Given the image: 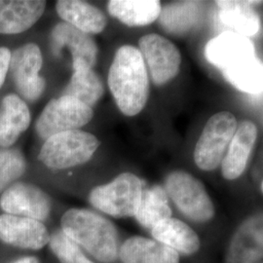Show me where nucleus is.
<instances>
[{
  "mask_svg": "<svg viewBox=\"0 0 263 263\" xmlns=\"http://www.w3.org/2000/svg\"><path fill=\"white\" fill-rule=\"evenodd\" d=\"M56 10L64 23L88 34L101 33L107 24L104 12L85 1L59 0Z\"/></svg>",
  "mask_w": 263,
  "mask_h": 263,
  "instance_id": "19",
  "label": "nucleus"
},
{
  "mask_svg": "<svg viewBox=\"0 0 263 263\" xmlns=\"http://www.w3.org/2000/svg\"><path fill=\"white\" fill-rule=\"evenodd\" d=\"M108 86L123 114L135 116L144 108L149 79L139 49L124 45L117 50L108 72Z\"/></svg>",
  "mask_w": 263,
  "mask_h": 263,
  "instance_id": "1",
  "label": "nucleus"
},
{
  "mask_svg": "<svg viewBox=\"0 0 263 263\" xmlns=\"http://www.w3.org/2000/svg\"><path fill=\"white\" fill-rule=\"evenodd\" d=\"M27 104L18 95L5 96L0 104V147L9 148L30 125Z\"/></svg>",
  "mask_w": 263,
  "mask_h": 263,
  "instance_id": "17",
  "label": "nucleus"
},
{
  "mask_svg": "<svg viewBox=\"0 0 263 263\" xmlns=\"http://www.w3.org/2000/svg\"><path fill=\"white\" fill-rule=\"evenodd\" d=\"M43 0H0V34H19L32 28L44 14Z\"/></svg>",
  "mask_w": 263,
  "mask_h": 263,
  "instance_id": "14",
  "label": "nucleus"
},
{
  "mask_svg": "<svg viewBox=\"0 0 263 263\" xmlns=\"http://www.w3.org/2000/svg\"><path fill=\"white\" fill-rule=\"evenodd\" d=\"M165 191L179 211L192 220L205 222L215 216V207L206 188L186 172L171 173L166 179Z\"/></svg>",
  "mask_w": 263,
  "mask_h": 263,
  "instance_id": "6",
  "label": "nucleus"
},
{
  "mask_svg": "<svg viewBox=\"0 0 263 263\" xmlns=\"http://www.w3.org/2000/svg\"><path fill=\"white\" fill-rule=\"evenodd\" d=\"M12 263H39V260L34 256H26V257L20 258L18 260H15Z\"/></svg>",
  "mask_w": 263,
  "mask_h": 263,
  "instance_id": "30",
  "label": "nucleus"
},
{
  "mask_svg": "<svg viewBox=\"0 0 263 263\" xmlns=\"http://www.w3.org/2000/svg\"><path fill=\"white\" fill-rule=\"evenodd\" d=\"M142 190L141 179L131 173H124L111 182L95 187L89 195V201L93 207L109 216H135Z\"/></svg>",
  "mask_w": 263,
  "mask_h": 263,
  "instance_id": "4",
  "label": "nucleus"
},
{
  "mask_svg": "<svg viewBox=\"0 0 263 263\" xmlns=\"http://www.w3.org/2000/svg\"><path fill=\"white\" fill-rule=\"evenodd\" d=\"M109 14L129 27L151 25L159 18L161 3L157 0H111Z\"/></svg>",
  "mask_w": 263,
  "mask_h": 263,
  "instance_id": "23",
  "label": "nucleus"
},
{
  "mask_svg": "<svg viewBox=\"0 0 263 263\" xmlns=\"http://www.w3.org/2000/svg\"><path fill=\"white\" fill-rule=\"evenodd\" d=\"M1 210L11 216L43 221L47 218L52 203L47 193L32 183L16 182L2 192Z\"/></svg>",
  "mask_w": 263,
  "mask_h": 263,
  "instance_id": "10",
  "label": "nucleus"
},
{
  "mask_svg": "<svg viewBox=\"0 0 263 263\" xmlns=\"http://www.w3.org/2000/svg\"><path fill=\"white\" fill-rule=\"evenodd\" d=\"M257 139V128L254 123L245 120L237 127L221 161V172L224 179L233 180L241 177L251 157Z\"/></svg>",
  "mask_w": 263,
  "mask_h": 263,
  "instance_id": "15",
  "label": "nucleus"
},
{
  "mask_svg": "<svg viewBox=\"0 0 263 263\" xmlns=\"http://www.w3.org/2000/svg\"><path fill=\"white\" fill-rule=\"evenodd\" d=\"M208 61L221 69L237 65L255 57V49L251 38L226 31L211 39L205 47Z\"/></svg>",
  "mask_w": 263,
  "mask_h": 263,
  "instance_id": "12",
  "label": "nucleus"
},
{
  "mask_svg": "<svg viewBox=\"0 0 263 263\" xmlns=\"http://www.w3.org/2000/svg\"><path fill=\"white\" fill-rule=\"evenodd\" d=\"M254 1H216L218 17L231 32L250 38L255 35L260 27L258 15L253 9Z\"/></svg>",
  "mask_w": 263,
  "mask_h": 263,
  "instance_id": "21",
  "label": "nucleus"
},
{
  "mask_svg": "<svg viewBox=\"0 0 263 263\" xmlns=\"http://www.w3.org/2000/svg\"><path fill=\"white\" fill-rule=\"evenodd\" d=\"M62 231L96 259L113 262L118 256V234L104 216L86 209H70L61 219Z\"/></svg>",
  "mask_w": 263,
  "mask_h": 263,
  "instance_id": "2",
  "label": "nucleus"
},
{
  "mask_svg": "<svg viewBox=\"0 0 263 263\" xmlns=\"http://www.w3.org/2000/svg\"><path fill=\"white\" fill-rule=\"evenodd\" d=\"M223 76L239 91L249 94L262 92V63L256 57L222 70Z\"/></svg>",
  "mask_w": 263,
  "mask_h": 263,
  "instance_id": "25",
  "label": "nucleus"
},
{
  "mask_svg": "<svg viewBox=\"0 0 263 263\" xmlns=\"http://www.w3.org/2000/svg\"><path fill=\"white\" fill-rule=\"evenodd\" d=\"M99 146L100 141L97 137L88 132H64L45 141L38 159L50 169L73 168L91 159Z\"/></svg>",
  "mask_w": 263,
  "mask_h": 263,
  "instance_id": "3",
  "label": "nucleus"
},
{
  "mask_svg": "<svg viewBox=\"0 0 263 263\" xmlns=\"http://www.w3.org/2000/svg\"><path fill=\"white\" fill-rule=\"evenodd\" d=\"M0 240L15 248L37 251L49 243L50 234L41 221L4 214L0 215Z\"/></svg>",
  "mask_w": 263,
  "mask_h": 263,
  "instance_id": "11",
  "label": "nucleus"
},
{
  "mask_svg": "<svg viewBox=\"0 0 263 263\" xmlns=\"http://www.w3.org/2000/svg\"><path fill=\"white\" fill-rule=\"evenodd\" d=\"M152 236L178 254H193L200 249V240L195 231L177 218L170 217L151 229Z\"/></svg>",
  "mask_w": 263,
  "mask_h": 263,
  "instance_id": "22",
  "label": "nucleus"
},
{
  "mask_svg": "<svg viewBox=\"0 0 263 263\" xmlns=\"http://www.w3.org/2000/svg\"><path fill=\"white\" fill-rule=\"evenodd\" d=\"M172 210L170 208L168 195L159 185H154L142 190L141 202L138 208L136 218L141 226L152 229L159 222L170 218Z\"/></svg>",
  "mask_w": 263,
  "mask_h": 263,
  "instance_id": "24",
  "label": "nucleus"
},
{
  "mask_svg": "<svg viewBox=\"0 0 263 263\" xmlns=\"http://www.w3.org/2000/svg\"><path fill=\"white\" fill-rule=\"evenodd\" d=\"M198 14L199 10L195 2L172 4L161 10L160 22L165 29L180 33L188 30L197 22Z\"/></svg>",
  "mask_w": 263,
  "mask_h": 263,
  "instance_id": "26",
  "label": "nucleus"
},
{
  "mask_svg": "<svg viewBox=\"0 0 263 263\" xmlns=\"http://www.w3.org/2000/svg\"><path fill=\"white\" fill-rule=\"evenodd\" d=\"M263 254L262 217L247 219L232 237L226 263H255Z\"/></svg>",
  "mask_w": 263,
  "mask_h": 263,
  "instance_id": "13",
  "label": "nucleus"
},
{
  "mask_svg": "<svg viewBox=\"0 0 263 263\" xmlns=\"http://www.w3.org/2000/svg\"><path fill=\"white\" fill-rule=\"evenodd\" d=\"M27 161L23 153L14 148L0 149V192H3L26 172Z\"/></svg>",
  "mask_w": 263,
  "mask_h": 263,
  "instance_id": "27",
  "label": "nucleus"
},
{
  "mask_svg": "<svg viewBox=\"0 0 263 263\" xmlns=\"http://www.w3.org/2000/svg\"><path fill=\"white\" fill-rule=\"evenodd\" d=\"M43 65L40 48L28 43L11 52L9 70L20 96L28 102L38 100L45 90L46 82L39 72Z\"/></svg>",
  "mask_w": 263,
  "mask_h": 263,
  "instance_id": "8",
  "label": "nucleus"
},
{
  "mask_svg": "<svg viewBox=\"0 0 263 263\" xmlns=\"http://www.w3.org/2000/svg\"><path fill=\"white\" fill-rule=\"evenodd\" d=\"M72 68L73 74L64 89L63 96L71 97L92 108L104 96V84L93 67L84 62H72Z\"/></svg>",
  "mask_w": 263,
  "mask_h": 263,
  "instance_id": "20",
  "label": "nucleus"
},
{
  "mask_svg": "<svg viewBox=\"0 0 263 263\" xmlns=\"http://www.w3.org/2000/svg\"><path fill=\"white\" fill-rule=\"evenodd\" d=\"M139 46L155 84H166L179 73L181 56L179 49L169 39L151 33L140 39Z\"/></svg>",
  "mask_w": 263,
  "mask_h": 263,
  "instance_id": "9",
  "label": "nucleus"
},
{
  "mask_svg": "<svg viewBox=\"0 0 263 263\" xmlns=\"http://www.w3.org/2000/svg\"><path fill=\"white\" fill-rule=\"evenodd\" d=\"M51 43L55 55L66 47L71 53L72 62L82 61L91 67L97 63L98 46L94 38L66 23L61 22L53 28Z\"/></svg>",
  "mask_w": 263,
  "mask_h": 263,
  "instance_id": "16",
  "label": "nucleus"
},
{
  "mask_svg": "<svg viewBox=\"0 0 263 263\" xmlns=\"http://www.w3.org/2000/svg\"><path fill=\"white\" fill-rule=\"evenodd\" d=\"M123 263H179L176 251L156 240L144 237H132L118 252Z\"/></svg>",
  "mask_w": 263,
  "mask_h": 263,
  "instance_id": "18",
  "label": "nucleus"
},
{
  "mask_svg": "<svg viewBox=\"0 0 263 263\" xmlns=\"http://www.w3.org/2000/svg\"><path fill=\"white\" fill-rule=\"evenodd\" d=\"M236 129L235 116L228 111L216 113L208 120L194 151L198 168L213 171L221 164Z\"/></svg>",
  "mask_w": 263,
  "mask_h": 263,
  "instance_id": "5",
  "label": "nucleus"
},
{
  "mask_svg": "<svg viewBox=\"0 0 263 263\" xmlns=\"http://www.w3.org/2000/svg\"><path fill=\"white\" fill-rule=\"evenodd\" d=\"M48 244L61 263H94L83 254L80 247L62 230H57L50 235Z\"/></svg>",
  "mask_w": 263,
  "mask_h": 263,
  "instance_id": "28",
  "label": "nucleus"
},
{
  "mask_svg": "<svg viewBox=\"0 0 263 263\" xmlns=\"http://www.w3.org/2000/svg\"><path fill=\"white\" fill-rule=\"evenodd\" d=\"M93 116V108L71 97L62 96L52 99L45 105L35 123V131L46 141L60 133L79 130L90 122Z\"/></svg>",
  "mask_w": 263,
  "mask_h": 263,
  "instance_id": "7",
  "label": "nucleus"
},
{
  "mask_svg": "<svg viewBox=\"0 0 263 263\" xmlns=\"http://www.w3.org/2000/svg\"><path fill=\"white\" fill-rule=\"evenodd\" d=\"M10 57L11 51L8 48L0 47V89L4 84L9 71Z\"/></svg>",
  "mask_w": 263,
  "mask_h": 263,
  "instance_id": "29",
  "label": "nucleus"
}]
</instances>
